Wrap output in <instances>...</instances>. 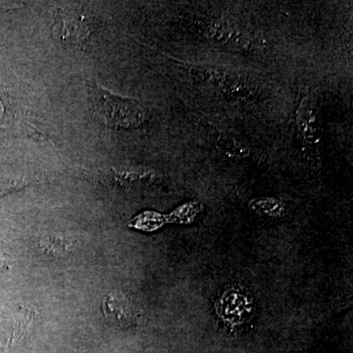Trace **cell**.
<instances>
[{"instance_id": "cell-1", "label": "cell", "mask_w": 353, "mask_h": 353, "mask_svg": "<svg viewBox=\"0 0 353 353\" xmlns=\"http://www.w3.org/2000/svg\"><path fill=\"white\" fill-rule=\"evenodd\" d=\"M92 108L105 126L113 129H134L143 124L145 111L134 99L122 97L94 85L90 90Z\"/></svg>"}, {"instance_id": "cell-2", "label": "cell", "mask_w": 353, "mask_h": 353, "mask_svg": "<svg viewBox=\"0 0 353 353\" xmlns=\"http://www.w3.org/2000/svg\"><path fill=\"white\" fill-rule=\"evenodd\" d=\"M190 73L194 78L205 82L227 94H243L252 90L250 77L245 73L225 65L199 64L190 65Z\"/></svg>"}, {"instance_id": "cell-3", "label": "cell", "mask_w": 353, "mask_h": 353, "mask_svg": "<svg viewBox=\"0 0 353 353\" xmlns=\"http://www.w3.org/2000/svg\"><path fill=\"white\" fill-rule=\"evenodd\" d=\"M216 311L223 321L239 326L252 319L254 303L250 294L241 289H230L218 299Z\"/></svg>"}, {"instance_id": "cell-4", "label": "cell", "mask_w": 353, "mask_h": 353, "mask_svg": "<svg viewBox=\"0 0 353 353\" xmlns=\"http://www.w3.org/2000/svg\"><path fill=\"white\" fill-rule=\"evenodd\" d=\"M296 125L303 145L308 150H317L321 145V119L317 104L311 97H304L299 103Z\"/></svg>"}, {"instance_id": "cell-5", "label": "cell", "mask_w": 353, "mask_h": 353, "mask_svg": "<svg viewBox=\"0 0 353 353\" xmlns=\"http://www.w3.org/2000/svg\"><path fill=\"white\" fill-rule=\"evenodd\" d=\"M205 34L211 41L231 50H245L252 46V38L245 29L224 20L209 22Z\"/></svg>"}, {"instance_id": "cell-6", "label": "cell", "mask_w": 353, "mask_h": 353, "mask_svg": "<svg viewBox=\"0 0 353 353\" xmlns=\"http://www.w3.org/2000/svg\"><path fill=\"white\" fill-rule=\"evenodd\" d=\"M103 313L108 320L116 323V324L123 325L129 321L130 307L124 299L119 296H108L103 301Z\"/></svg>"}, {"instance_id": "cell-7", "label": "cell", "mask_w": 353, "mask_h": 353, "mask_svg": "<svg viewBox=\"0 0 353 353\" xmlns=\"http://www.w3.org/2000/svg\"><path fill=\"white\" fill-rule=\"evenodd\" d=\"M59 27L60 37L66 41H73V39L74 41H82L78 34L83 38L88 34V26L85 25V21L74 15L62 18Z\"/></svg>"}, {"instance_id": "cell-8", "label": "cell", "mask_w": 353, "mask_h": 353, "mask_svg": "<svg viewBox=\"0 0 353 353\" xmlns=\"http://www.w3.org/2000/svg\"><path fill=\"white\" fill-rule=\"evenodd\" d=\"M252 209L268 215H280L283 211V205L276 199H264L253 201L250 204Z\"/></svg>"}, {"instance_id": "cell-9", "label": "cell", "mask_w": 353, "mask_h": 353, "mask_svg": "<svg viewBox=\"0 0 353 353\" xmlns=\"http://www.w3.org/2000/svg\"><path fill=\"white\" fill-rule=\"evenodd\" d=\"M0 116H1V105H0Z\"/></svg>"}]
</instances>
